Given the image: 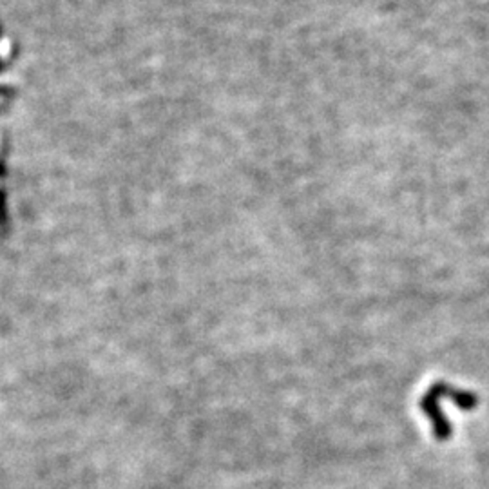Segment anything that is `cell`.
Masks as SVG:
<instances>
[{
  "label": "cell",
  "mask_w": 489,
  "mask_h": 489,
  "mask_svg": "<svg viewBox=\"0 0 489 489\" xmlns=\"http://www.w3.org/2000/svg\"><path fill=\"white\" fill-rule=\"evenodd\" d=\"M418 404H421L423 413L428 415V418L431 421L435 439L439 440V442H446V440L452 439L453 426L449 424L446 415H444L442 408H440V399L437 397L435 393L428 392L426 395H423V399H421Z\"/></svg>",
  "instance_id": "obj_1"
},
{
  "label": "cell",
  "mask_w": 489,
  "mask_h": 489,
  "mask_svg": "<svg viewBox=\"0 0 489 489\" xmlns=\"http://www.w3.org/2000/svg\"><path fill=\"white\" fill-rule=\"evenodd\" d=\"M428 392L435 393L439 399H449V401L455 402L462 411H473L478 406V397L475 393L455 388V386H449L447 382H444V380L433 382Z\"/></svg>",
  "instance_id": "obj_2"
},
{
  "label": "cell",
  "mask_w": 489,
  "mask_h": 489,
  "mask_svg": "<svg viewBox=\"0 0 489 489\" xmlns=\"http://www.w3.org/2000/svg\"><path fill=\"white\" fill-rule=\"evenodd\" d=\"M0 95H9V89H4V87H0Z\"/></svg>",
  "instance_id": "obj_3"
}]
</instances>
